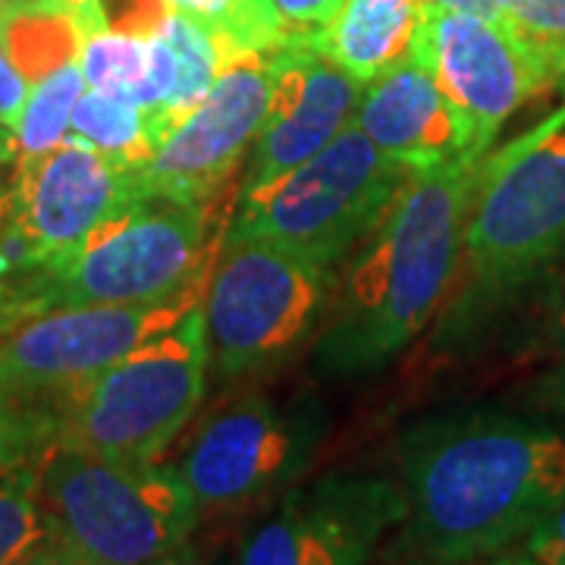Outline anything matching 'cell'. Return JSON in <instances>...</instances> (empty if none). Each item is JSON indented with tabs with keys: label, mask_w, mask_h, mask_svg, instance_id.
<instances>
[{
	"label": "cell",
	"mask_w": 565,
	"mask_h": 565,
	"mask_svg": "<svg viewBox=\"0 0 565 565\" xmlns=\"http://www.w3.org/2000/svg\"><path fill=\"white\" fill-rule=\"evenodd\" d=\"M405 519L440 565L512 550L565 497V434L509 412H452L399 440Z\"/></svg>",
	"instance_id": "6da1fadb"
},
{
	"label": "cell",
	"mask_w": 565,
	"mask_h": 565,
	"mask_svg": "<svg viewBox=\"0 0 565 565\" xmlns=\"http://www.w3.org/2000/svg\"><path fill=\"white\" fill-rule=\"evenodd\" d=\"M481 158L412 173L349 267L315 359L327 374H371L437 315L462 262Z\"/></svg>",
	"instance_id": "7a4b0ae2"
},
{
	"label": "cell",
	"mask_w": 565,
	"mask_h": 565,
	"mask_svg": "<svg viewBox=\"0 0 565 565\" xmlns=\"http://www.w3.org/2000/svg\"><path fill=\"white\" fill-rule=\"evenodd\" d=\"M565 258V107L481 158L462 243L459 315L478 321Z\"/></svg>",
	"instance_id": "3957f363"
},
{
	"label": "cell",
	"mask_w": 565,
	"mask_h": 565,
	"mask_svg": "<svg viewBox=\"0 0 565 565\" xmlns=\"http://www.w3.org/2000/svg\"><path fill=\"white\" fill-rule=\"evenodd\" d=\"M214 202L145 199L102 223L22 296L17 323L73 305L163 302L211 277L230 221Z\"/></svg>",
	"instance_id": "277c9868"
},
{
	"label": "cell",
	"mask_w": 565,
	"mask_h": 565,
	"mask_svg": "<svg viewBox=\"0 0 565 565\" xmlns=\"http://www.w3.org/2000/svg\"><path fill=\"white\" fill-rule=\"evenodd\" d=\"M51 541L79 565H148L185 546L199 500L177 468L51 446L39 465Z\"/></svg>",
	"instance_id": "5b68a950"
},
{
	"label": "cell",
	"mask_w": 565,
	"mask_h": 565,
	"mask_svg": "<svg viewBox=\"0 0 565 565\" xmlns=\"http://www.w3.org/2000/svg\"><path fill=\"white\" fill-rule=\"evenodd\" d=\"M207 367L199 305L173 330L54 399V446L107 462H158L199 412Z\"/></svg>",
	"instance_id": "8992f818"
},
{
	"label": "cell",
	"mask_w": 565,
	"mask_h": 565,
	"mask_svg": "<svg viewBox=\"0 0 565 565\" xmlns=\"http://www.w3.org/2000/svg\"><path fill=\"white\" fill-rule=\"evenodd\" d=\"M408 177L355 126H345L323 151L280 180L239 192L226 243L258 239L333 267L381 226Z\"/></svg>",
	"instance_id": "52a82bcc"
},
{
	"label": "cell",
	"mask_w": 565,
	"mask_h": 565,
	"mask_svg": "<svg viewBox=\"0 0 565 565\" xmlns=\"http://www.w3.org/2000/svg\"><path fill=\"white\" fill-rule=\"evenodd\" d=\"M330 270L280 245L223 243L202 302L214 374L243 377L289 355L321 318Z\"/></svg>",
	"instance_id": "ba28073f"
},
{
	"label": "cell",
	"mask_w": 565,
	"mask_h": 565,
	"mask_svg": "<svg viewBox=\"0 0 565 565\" xmlns=\"http://www.w3.org/2000/svg\"><path fill=\"white\" fill-rule=\"evenodd\" d=\"M207 280L163 302L51 308L0 330V393L51 405L132 349L173 330L204 302Z\"/></svg>",
	"instance_id": "9c48e42d"
},
{
	"label": "cell",
	"mask_w": 565,
	"mask_h": 565,
	"mask_svg": "<svg viewBox=\"0 0 565 565\" xmlns=\"http://www.w3.org/2000/svg\"><path fill=\"white\" fill-rule=\"evenodd\" d=\"M274 88L270 54H243L221 66L214 88L136 170L139 199L214 202L262 132Z\"/></svg>",
	"instance_id": "30bf717a"
},
{
	"label": "cell",
	"mask_w": 565,
	"mask_h": 565,
	"mask_svg": "<svg viewBox=\"0 0 565 565\" xmlns=\"http://www.w3.org/2000/svg\"><path fill=\"white\" fill-rule=\"evenodd\" d=\"M408 57L434 73L446 98L471 122L484 154L505 122L556 85L550 66L503 22L437 3L427 7Z\"/></svg>",
	"instance_id": "8fae6325"
},
{
	"label": "cell",
	"mask_w": 565,
	"mask_h": 565,
	"mask_svg": "<svg viewBox=\"0 0 565 565\" xmlns=\"http://www.w3.org/2000/svg\"><path fill=\"white\" fill-rule=\"evenodd\" d=\"M318 444V424L264 396L211 415L177 471L204 509H239L296 481Z\"/></svg>",
	"instance_id": "7c38bea8"
},
{
	"label": "cell",
	"mask_w": 565,
	"mask_h": 565,
	"mask_svg": "<svg viewBox=\"0 0 565 565\" xmlns=\"http://www.w3.org/2000/svg\"><path fill=\"white\" fill-rule=\"evenodd\" d=\"M405 519V497L377 478H327L292 490L245 541L239 565H364Z\"/></svg>",
	"instance_id": "4fadbf2b"
},
{
	"label": "cell",
	"mask_w": 565,
	"mask_h": 565,
	"mask_svg": "<svg viewBox=\"0 0 565 565\" xmlns=\"http://www.w3.org/2000/svg\"><path fill=\"white\" fill-rule=\"evenodd\" d=\"M10 192L13 217L35 245L44 270L70 258L102 223L141 202L136 170L73 139L35 158H20Z\"/></svg>",
	"instance_id": "5bb4252c"
},
{
	"label": "cell",
	"mask_w": 565,
	"mask_h": 565,
	"mask_svg": "<svg viewBox=\"0 0 565 565\" xmlns=\"http://www.w3.org/2000/svg\"><path fill=\"white\" fill-rule=\"evenodd\" d=\"M270 107L239 192H255L315 158L352 126L362 102V82L318 54L299 32L270 54Z\"/></svg>",
	"instance_id": "9a60e30c"
},
{
	"label": "cell",
	"mask_w": 565,
	"mask_h": 565,
	"mask_svg": "<svg viewBox=\"0 0 565 565\" xmlns=\"http://www.w3.org/2000/svg\"><path fill=\"white\" fill-rule=\"evenodd\" d=\"M352 126L408 173L434 170L468 154L484 158L471 122L415 57L364 85Z\"/></svg>",
	"instance_id": "2e32d148"
},
{
	"label": "cell",
	"mask_w": 565,
	"mask_h": 565,
	"mask_svg": "<svg viewBox=\"0 0 565 565\" xmlns=\"http://www.w3.org/2000/svg\"><path fill=\"white\" fill-rule=\"evenodd\" d=\"M430 0H343L330 20L299 32L318 54L362 85L408 61Z\"/></svg>",
	"instance_id": "e0dca14e"
},
{
	"label": "cell",
	"mask_w": 565,
	"mask_h": 565,
	"mask_svg": "<svg viewBox=\"0 0 565 565\" xmlns=\"http://www.w3.org/2000/svg\"><path fill=\"white\" fill-rule=\"evenodd\" d=\"M0 44L29 85L79 61L82 29L54 0H7L0 7Z\"/></svg>",
	"instance_id": "ac0fdd59"
},
{
	"label": "cell",
	"mask_w": 565,
	"mask_h": 565,
	"mask_svg": "<svg viewBox=\"0 0 565 565\" xmlns=\"http://www.w3.org/2000/svg\"><path fill=\"white\" fill-rule=\"evenodd\" d=\"M66 139L88 145L92 151H98L107 161L120 163L126 170L145 167L161 148L151 114L145 107L92 88H85V95L76 104Z\"/></svg>",
	"instance_id": "d6986e66"
},
{
	"label": "cell",
	"mask_w": 565,
	"mask_h": 565,
	"mask_svg": "<svg viewBox=\"0 0 565 565\" xmlns=\"http://www.w3.org/2000/svg\"><path fill=\"white\" fill-rule=\"evenodd\" d=\"M170 7L202 25L221 47L223 63L243 54H274L296 35L277 0H170Z\"/></svg>",
	"instance_id": "ffe728a7"
},
{
	"label": "cell",
	"mask_w": 565,
	"mask_h": 565,
	"mask_svg": "<svg viewBox=\"0 0 565 565\" xmlns=\"http://www.w3.org/2000/svg\"><path fill=\"white\" fill-rule=\"evenodd\" d=\"M85 88L88 85L82 76L79 61L66 63L61 70H54L51 76L29 85V98L22 107L20 122L10 132L17 161L44 154L70 136V120H73V110L85 95Z\"/></svg>",
	"instance_id": "44dd1931"
},
{
	"label": "cell",
	"mask_w": 565,
	"mask_h": 565,
	"mask_svg": "<svg viewBox=\"0 0 565 565\" xmlns=\"http://www.w3.org/2000/svg\"><path fill=\"white\" fill-rule=\"evenodd\" d=\"M39 465L41 459L0 478V565H17L51 541L39 493Z\"/></svg>",
	"instance_id": "7402d4cb"
},
{
	"label": "cell",
	"mask_w": 565,
	"mask_h": 565,
	"mask_svg": "<svg viewBox=\"0 0 565 565\" xmlns=\"http://www.w3.org/2000/svg\"><path fill=\"white\" fill-rule=\"evenodd\" d=\"M497 17L565 85V0H493Z\"/></svg>",
	"instance_id": "603a6c76"
},
{
	"label": "cell",
	"mask_w": 565,
	"mask_h": 565,
	"mask_svg": "<svg viewBox=\"0 0 565 565\" xmlns=\"http://www.w3.org/2000/svg\"><path fill=\"white\" fill-rule=\"evenodd\" d=\"M54 446V412L51 405L22 403L0 393V478L22 465L39 462Z\"/></svg>",
	"instance_id": "cb8c5ba5"
},
{
	"label": "cell",
	"mask_w": 565,
	"mask_h": 565,
	"mask_svg": "<svg viewBox=\"0 0 565 565\" xmlns=\"http://www.w3.org/2000/svg\"><path fill=\"white\" fill-rule=\"evenodd\" d=\"M170 13V0H102V20L107 29L141 39L154 35Z\"/></svg>",
	"instance_id": "d4e9b609"
},
{
	"label": "cell",
	"mask_w": 565,
	"mask_h": 565,
	"mask_svg": "<svg viewBox=\"0 0 565 565\" xmlns=\"http://www.w3.org/2000/svg\"><path fill=\"white\" fill-rule=\"evenodd\" d=\"M525 550L541 565H565V497L527 534Z\"/></svg>",
	"instance_id": "484cf974"
},
{
	"label": "cell",
	"mask_w": 565,
	"mask_h": 565,
	"mask_svg": "<svg viewBox=\"0 0 565 565\" xmlns=\"http://www.w3.org/2000/svg\"><path fill=\"white\" fill-rule=\"evenodd\" d=\"M25 98H29V82L17 70V63L10 61L7 47L0 44V129L3 132L17 129Z\"/></svg>",
	"instance_id": "4316f807"
},
{
	"label": "cell",
	"mask_w": 565,
	"mask_h": 565,
	"mask_svg": "<svg viewBox=\"0 0 565 565\" xmlns=\"http://www.w3.org/2000/svg\"><path fill=\"white\" fill-rule=\"evenodd\" d=\"M544 340L553 349H565V258L550 274H546V296H544Z\"/></svg>",
	"instance_id": "83f0119b"
},
{
	"label": "cell",
	"mask_w": 565,
	"mask_h": 565,
	"mask_svg": "<svg viewBox=\"0 0 565 565\" xmlns=\"http://www.w3.org/2000/svg\"><path fill=\"white\" fill-rule=\"evenodd\" d=\"M343 0H277L280 13L296 32H311L340 10Z\"/></svg>",
	"instance_id": "f1b7e54d"
},
{
	"label": "cell",
	"mask_w": 565,
	"mask_h": 565,
	"mask_svg": "<svg viewBox=\"0 0 565 565\" xmlns=\"http://www.w3.org/2000/svg\"><path fill=\"white\" fill-rule=\"evenodd\" d=\"M57 7H63L73 20L79 22L82 39L95 29H102V0H54Z\"/></svg>",
	"instance_id": "f546056e"
},
{
	"label": "cell",
	"mask_w": 565,
	"mask_h": 565,
	"mask_svg": "<svg viewBox=\"0 0 565 565\" xmlns=\"http://www.w3.org/2000/svg\"><path fill=\"white\" fill-rule=\"evenodd\" d=\"M537 393H541V403H544L546 408H553V412L565 415V362L546 374L544 381H541V390H537Z\"/></svg>",
	"instance_id": "4dcf8cb0"
},
{
	"label": "cell",
	"mask_w": 565,
	"mask_h": 565,
	"mask_svg": "<svg viewBox=\"0 0 565 565\" xmlns=\"http://www.w3.org/2000/svg\"><path fill=\"white\" fill-rule=\"evenodd\" d=\"M17 565H79L70 553H63L61 546L54 544V541H47V544H41L39 550H32L29 556H22Z\"/></svg>",
	"instance_id": "1f68e13d"
},
{
	"label": "cell",
	"mask_w": 565,
	"mask_h": 565,
	"mask_svg": "<svg viewBox=\"0 0 565 565\" xmlns=\"http://www.w3.org/2000/svg\"><path fill=\"white\" fill-rule=\"evenodd\" d=\"M468 565H541L527 550H503L497 556H487V559H478V563Z\"/></svg>",
	"instance_id": "d6a6232c"
},
{
	"label": "cell",
	"mask_w": 565,
	"mask_h": 565,
	"mask_svg": "<svg viewBox=\"0 0 565 565\" xmlns=\"http://www.w3.org/2000/svg\"><path fill=\"white\" fill-rule=\"evenodd\" d=\"M148 565H195V559L185 553V546L182 550H177V553H170V556H163V559H158V563H148Z\"/></svg>",
	"instance_id": "836d02e7"
},
{
	"label": "cell",
	"mask_w": 565,
	"mask_h": 565,
	"mask_svg": "<svg viewBox=\"0 0 565 565\" xmlns=\"http://www.w3.org/2000/svg\"><path fill=\"white\" fill-rule=\"evenodd\" d=\"M13 158V145H10V132H0V161Z\"/></svg>",
	"instance_id": "e575fe53"
},
{
	"label": "cell",
	"mask_w": 565,
	"mask_h": 565,
	"mask_svg": "<svg viewBox=\"0 0 565 565\" xmlns=\"http://www.w3.org/2000/svg\"><path fill=\"white\" fill-rule=\"evenodd\" d=\"M3 3H7V0H0V7H3Z\"/></svg>",
	"instance_id": "d590c367"
}]
</instances>
